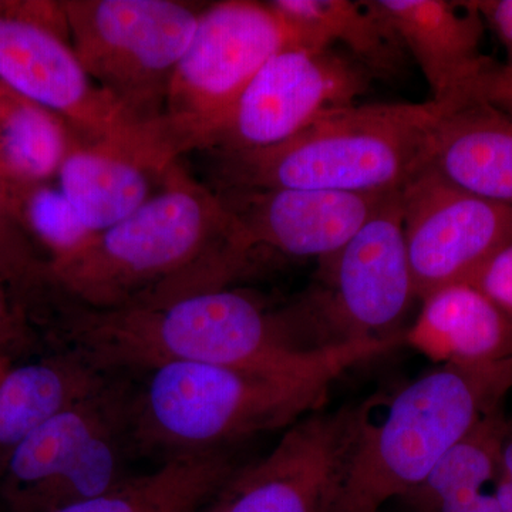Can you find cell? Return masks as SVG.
I'll use <instances>...</instances> for the list:
<instances>
[{
  "instance_id": "obj_23",
  "label": "cell",
  "mask_w": 512,
  "mask_h": 512,
  "mask_svg": "<svg viewBox=\"0 0 512 512\" xmlns=\"http://www.w3.org/2000/svg\"><path fill=\"white\" fill-rule=\"evenodd\" d=\"M83 138L62 116L6 89L0 110V174L20 184L59 177Z\"/></svg>"
},
{
  "instance_id": "obj_29",
  "label": "cell",
  "mask_w": 512,
  "mask_h": 512,
  "mask_svg": "<svg viewBox=\"0 0 512 512\" xmlns=\"http://www.w3.org/2000/svg\"><path fill=\"white\" fill-rule=\"evenodd\" d=\"M6 89H0V110H2L3 99H5Z\"/></svg>"
},
{
  "instance_id": "obj_25",
  "label": "cell",
  "mask_w": 512,
  "mask_h": 512,
  "mask_svg": "<svg viewBox=\"0 0 512 512\" xmlns=\"http://www.w3.org/2000/svg\"><path fill=\"white\" fill-rule=\"evenodd\" d=\"M467 282L512 318V242L495 252Z\"/></svg>"
},
{
  "instance_id": "obj_5",
  "label": "cell",
  "mask_w": 512,
  "mask_h": 512,
  "mask_svg": "<svg viewBox=\"0 0 512 512\" xmlns=\"http://www.w3.org/2000/svg\"><path fill=\"white\" fill-rule=\"evenodd\" d=\"M450 101L353 104L326 111L279 146L218 154L229 190L305 188L386 194L426 167Z\"/></svg>"
},
{
  "instance_id": "obj_26",
  "label": "cell",
  "mask_w": 512,
  "mask_h": 512,
  "mask_svg": "<svg viewBox=\"0 0 512 512\" xmlns=\"http://www.w3.org/2000/svg\"><path fill=\"white\" fill-rule=\"evenodd\" d=\"M466 97L485 101L512 116V69L491 60L471 84Z\"/></svg>"
},
{
  "instance_id": "obj_21",
  "label": "cell",
  "mask_w": 512,
  "mask_h": 512,
  "mask_svg": "<svg viewBox=\"0 0 512 512\" xmlns=\"http://www.w3.org/2000/svg\"><path fill=\"white\" fill-rule=\"evenodd\" d=\"M505 419L488 413L439 464L403 498L410 512H503L498 498V464Z\"/></svg>"
},
{
  "instance_id": "obj_1",
  "label": "cell",
  "mask_w": 512,
  "mask_h": 512,
  "mask_svg": "<svg viewBox=\"0 0 512 512\" xmlns=\"http://www.w3.org/2000/svg\"><path fill=\"white\" fill-rule=\"evenodd\" d=\"M254 255L222 197L177 161L143 207L50 262L49 276L77 305L138 308L228 288Z\"/></svg>"
},
{
  "instance_id": "obj_2",
  "label": "cell",
  "mask_w": 512,
  "mask_h": 512,
  "mask_svg": "<svg viewBox=\"0 0 512 512\" xmlns=\"http://www.w3.org/2000/svg\"><path fill=\"white\" fill-rule=\"evenodd\" d=\"M60 303V333L67 348L114 376L144 375L170 363L293 372L316 365L336 348L309 352L284 309H269L239 289L126 309L86 308L64 298Z\"/></svg>"
},
{
  "instance_id": "obj_7",
  "label": "cell",
  "mask_w": 512,
  "mask_h": 512,
  "mask_svg": "<svg viewBox=\"0 0 512 512\" xmlns=\"http://www.w3.org/2000/svg\"><path fill=\"white\" fill-rule=\"evenodd\" d=\"M320 268L323 285L286 306L309 349L403 338L402 323L417 295L400 191Z\"/></svg>"
},
{
  "instance_id": "obj_16",
  "label": "cell",
  "mask_w": 512,
  "mask_h": 512,
  "mask_svg": "<svg viewBox=\"0 0 512 512\" xmlns=\"http://www.w3.org/2000/svg\"><path fill=\"white\" fill-rule=\"evenodd\" d=\"M403 343L437 366L491 370L512 367V318L470 282L436 289Z\"/></svg>"
},
{
  "instance_id": "obj_18",
  "label": "cell",
  "mask_w": 512,
  "mask_h": 512,
  "mask_svg": "<svg viewBox=\"0 0 512 512\" xmlns=\"http://www.w3.org/2000/svg\"><path fill=\"white\" fill-rule=\"evenodd\" d=\"M133 387L120 376L30 433L6 457L10 483L23 495L55 480L96 437L130 426Z\"/></svg>"
},
{
  "instance_id": "obj_13",
  "label": "cell",
  "mask_w": 512,
  "mask_h": 512,
  "mask_svg": "<svg viewBox=\"0 0 512 512\" xmlns=\"http://www.w3.org/2000/svg\"><path fill=\"white\" fill-rule=\"evenodd\" d=\"M390 194L262 188L231 190L222 200L255 254L271 249L320 262L345 247Z\"/></svg>"
},
{
  "instance_id": "obj_3",
  "label": "cell",
  "mask_w": 512,
  "mask_h": 512,
  "mask_svg": "<svg viewBox=\"0 0 512 512\" xmlns=\"http://www.w3.org/2000/svg\"><path fill=\"white\" fill-rule=\"evenodd\" d=\"M402 338L362 340L332 350L316 365L293 372L170 363L144 373L133 387L134 447L165 458L225 450L256 434L288 429L322 410L330 386L353 367L402 345Z\"/></svg>"
},
{
  "instance_id": "obj_14",
  "label": "cell",
  "mask_w": 512,
  "mask_h": 512,
  "mask_svg": "<svg viewBox=\"0 0 512 512\" xmlns=\"http://www.w3.org/2000/svg\"><path fill=\"white\" fill-rule=\"evenodd\" d=\"M178 158L156 120L124 136L80 141L64 161L59 188L84 224L101 232L143 207Z\"/></svg>"
},
{
  "instance_id": "obj_28",
  "label": "cell",
  "mask_w": 512,
  "mask_h": 512,
  "mask_svg": "<svg viewBox=\"0 0 512 512\" xmlns=\"http://www.w3.org/2000/svg\"><path fill=\"white\" fill-rule=\"evenodd\" d=\"M498 498L501 511L512 512V421L505 420L498 464Z\"/></svg>"
},
{
  "instance_id": "obj_22",
  "label": "cell",
  "mask_w": 512,
  "mask_h": 512,
  "mask_svg": "<svg viewBox=\"0 0 512 512\" xmlns=\"http://www.w3.org/2000/svg\"><path fill=\"white\" fill-rule=\"evenodd\" d=\"M268 5L301 39L303 46L335 47L339 42L373 77L387 79L402 72V43L362 2L271 0Z\"/></svg>"
},
{
  "instance_id": "obj_6",
  "label": "cell",
  "mask_w": 512,
  "mask_h": 512,
  "mask_svg": "<svg viewBox=\"0 0 512 512\" xmlns=\"http://www.w3.org/2000/svg\"><path fill=\"white\" fill-rule=\"evenodd\" d=\"M289 46L303 45L268 2L224 0L205 6L160 119L178 156L212 150L256 73Z\"/></svg>"
},
{
  "instance_id": "obj_9",
  "label": "cell",
  "mask_w": 512,
  "mask_h": 512,
  "mask_svg": "<svg viewBox=\"0 0 512 512\" xmlns=\"http://www.w3.org/2000/svg\"><path fill=\"white\" fill-rule=\"evenodd\" d=\"M0 82L62 116L83 140L124 136L138 123L90 79L62 3L0 6Z\"/></svg>"
},
{
  "instance_id": "obj_15",
  "label": "cell",
  "mask_w": 512,
  "mask_h": 512,
  "mask_svg": "<svg viewBox=\"0 0 512 512\" xmlns=\"http://www.w3.org/2000/svg\"><path fill=\"white\" fill-rule=\"evenodd\" d=\"M409 50L429 83L431 100L458 101L491 62L481 53L484 20L471 2H362Z\"/></svg>"
},
{
  "instance_id": "obj_19",
  "label": "cell",
  "mask_w": 512,
  "mask_h": 512,
  "mask_svg": "<svg viewBox=\"0 0 512 512\" xmlns=\"http://www.w3.org/2000/svg\"><path fill=\"white\" fill-rule=\"evenodd\" d=\"M117 376L101 372L67 350L52 360L26 363L0 377V456L57 414L99 392Z\"/></svg>"
},
{
  "instance_id": "obj_30",
  "label": "cell",
  "mask_w": 512,
  "mask_h": 512,
  "mask_svg": "<svg viewBox=\"0 0 512 512\" xmlns=\"http://www.w3.org/2000/svg\"><path fill=\"white\" fill-rule=\"evenodd\" d=\"M3 319V305H2V296H0V326H2Z\"/></svg>"
},
{
  "instance_id": "obj_17",
  "label": "cell",
  "mask_w": 512,
  "mask_h": 512,
  "mask_svg": "<svg viewBox=\"0 0 512 512\" xmlns=\"http://www.w3.org/2000/svg\"><path fill=\"white\" fill-rule=\"evenodd\" d=\"M427 165L448 183L485 200L512 205V116L476 99L450 101Z\"/></svg>"
},
{
  "instance_id": "obj_10",
  "label": "cell",
  "mask_w": 512,
  "mask_h": 512,
  "mask_svg": "<svg viewBox=\"0 0 512 512\" xmlns=\"http://www.w3.org/2000/svg\"><path fill=\"white\" fill-rule=\"evenodd\" d=\"M372 79L366 67L335 47H285L256 73L211 151L279 146L326 111L353 106Z\"/></svg>"
},
{
  "instance_id": "obj_8",
  "label": "cell",
  "mask_w": 512,
  "mask_h": 512,
  "mask_svg": "<svg viewBox=\"0 0 512 512\" xmlns=\"http://www.w3.org/2000/svg\"><path fill=\"white\" fill-rule=\"evenodd\" d=\"M60 3L90 79L138 123L161 119L175 69L205 5L181 0Z\"/></svg>"
},
{
  "instance_id": "obj_24",
  "label": "cell",
  "mask_w": 512,
  "mask_h": 512,
  "mask_svg": "<svg viewBox=\"0 0 512 512\" xmlns=\"http://www.w3.org/2000/svg\"><path fill=\"white\" fill-rule=\"evenodd\" d=\"M20 197L30 231L52 252V261L72 255L89 244L97 232L87 227L60 188L29 184Z\"/></svg>"
},
{
  "instance_id": "obj_27",
  "label": "cell",
  "mask_w": 512,
  "mask_h": 512,
  "mask_svg": "<svg viewBox=\"0 0 512 512\" xmlns=\"http://www.w3.org/2000/svg\"><path fill=\"white\" fill-rule=\"evenodd\" d=\"M471 5L503 43L507 52V63L504 66L512 69V0H473Z\"/></svg>"
},
{
  "instance_id": "obj_20",
  "label": "cell",
  "mask_w": 512,
  "mask_h": 512,
  "mask_svg": "<svg viewBox=\"0 0 512 512\" xmlns=\"http://www.w3.org/2000/svg\"><path fill=\"white\" fill-rule=\"evenodd\" d=\"M237 468L229 448L177 454L151 473L56 512H201Z\"/></svg>"
},
{
  "instance_id": "obj_11",
  "label": "cell",
  "mask_w": 512,
  "mask_h": 512,
  "mask_svg": "<svg viewBox=\"0 0 512 512\" xmlns=\"http://www.w3.org/2000/svg\"><path fill=\"white\" fill-rule=\"evenodd\" d=\"M404 238L417 299L467 282L512 242V205L477 197L429 165L402 190Z\"/></svg>"
},
{
  "instance_id": "obj_4",
  "label": "cell",
  "mask_w": 512,
  "mask_h": 512,
  "mask_svg": "<svg viewBox=\"0 0 512 512\" xmlns=\"http://www.w3.org/2000/svg\"><path fill=\"white\" fill-rule=\"evenodd\" d=\"M512 367L437 366L387 396L353 406L323 512H380L413 493L500 402Z\"/></svg>"
},
{
  "instance_id": "obj_31",
  "label": "cell",
  "mask_w": 512,
  "mask_h": 512,
  "mask_svg": "<svg viewBox=\"0 0 512 512\" xmlns=\"http://www.w3.org/2000/svg\"><path fill=\"white\" fill-rule=\"evenodd\" d=\"M2 375H3V373H2ZM2 375H0V377H2Z\"/></svg>"
},
{
  "instance_id": "obj_12",
  "label": "cell",
  "mask_w": 512,
  "mask_h": 512,
  "mask_svg": "<svg viewBox=\"0 0 512 512\" xmlns=\"http://www.w3.org/2000/svg\"><path fill=\"white\" fill-rule=\"evenodd\" d=\"M353 406L313 412L261 460L238 466L201 512H323Z\"/></svg>"
}]
</instances>
